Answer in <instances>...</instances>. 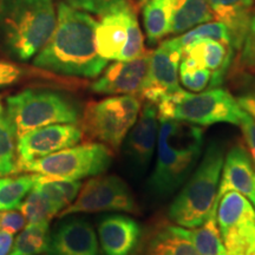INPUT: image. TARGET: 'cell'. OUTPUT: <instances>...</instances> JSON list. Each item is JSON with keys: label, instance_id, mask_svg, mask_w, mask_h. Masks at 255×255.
I'll use <instances>...</instances> for the list:
<instances>
[{"label": "cell", "instance_id": "6da1fadb", "mask_svg": "<svg viewBox=\"0 0 255 255\" xmlns=\"http://www.w3.org/2000/svg\"><path fill=\"white\" fill-rule=\"evenodd\" d=\"M96 26L97 21L91 14L58 2L56 27L45 46L34 56L33 65L70 77H98L108 60L97 52Z\"/></svg>", "mask_w": 255, "mask_h": 255}, {"label": "cell", "instance_id": "7a4b0ae2", "mask_svg": "<svg viewBox=\"0 0 255 255\" xmlns=\"http://www.w3.org/2000/svg\"><path fill=\"white\" fill-rule=\"evenodd\" d=\"M56 23L55 0H0V51L27 62L45 46Z\"/></svg>", "mask_w": 255, "mask_h": 255}, {"label": "cell", "instance_id": "3957f363", "mask_svg": "<svg viewBox=\"0 0 255 255\" xmlns=\"http://www.w3.org/2000/svg\"><path fill=\"white\" fill-rule=\"evenodd\" d=\"M205 130L181 121H159L156 164L149 184L156 195L174 193L201 157Z\"/></svg>", "mask_w": 255, "mask_h": 255}, {"label": "cell", "instance_id": "277c9868", "mask_svg": "<svg viewBox=\"0 0 255 255\" xmlns=\"http://www.w3.org/2000/svg\"><path fill=\"white\" fill-rule=\"evenodd\" d=\"M223 159L222 145L209 143L199 167L169 207L168 218L174 225L191 229L206 221L218 195Z\"/></svg>", "mask_w": 255, "mask_h": 255}, {"label": "cell", "instance_id": "5b68a950", "mask_svg": "<svg viewBox=\"0 0 255 255\" xmlns=\"http://www.w3.org/2000/svg\"><path fill=\"white\" fill-rule=\"evenodd\" d=\"M156 108L159 121L174 120L203 127L215 123L239 126L244 114L237 98L220 87L201 92L180 89L163 98Z\"/></svg>", "mask_w": 255, "mask_h": 255}, {"label": "cell", "instance_id": "8992f818", "mask_svg": "<svg viewBox=\"0 0 255 255\" xmlns=\"http://www.w3.org/2000/svg\"><path fill=\"white\" fill-rule=\"evenodd\" d=\"M7 117L17 141L32 130L51 124H77L79 109L69 97L59 92L26 89L6 101Z\"/></svg>", "mask_w": 255, "mask_h": 255}, {"label": "cell", "instance_id": "52a82bcc", "mask_svg": "<svg viewBox=\"0 0 255 255\" xmlns=\"http://www.w3.org/2000/svg\"><path fill=\"white\" fill-rule=\"evenodd\" d=\"M141 108V98L132 95L111 96L90 102L79 121L82 138L107 145L113 152L119 151L137 121Z\"/></svg>", "mask_w": 255, "mask_h": 255}, {"label": "cell", "instance_id": "ba28073f", "mask_svg": "<svg viewBox=\"0 0 255 255\" xmlns=\"http://www.w3.org/2000/svg\"><path fill=\"white\" fill-rule=\"evenodd\" d=\"M113 150L107 145L87 142L33 159L27 163L17 164V173L30 171L62 180L79 181L104 173L113 162Z\"/></svg>", "mask_w": 255, "mask_h": 255}, {"label": "cell", "instance_id": "9c48e42d", "mask_svg": "<svg viewBox=\"0 0 255 255\" xmlns=\"http://www.w3.org/2000/svg\"><path fill=\"white\" fill-rule=\"evenodd\" d=\"M126 212L139 214V207L128 184L116 175H96L82 184L75 202L59 213L58 218L78 213Z\"/></svg>", "mask_w": 255, "mask_h": 255}, {"label": "cell", "instance_id": "30bf717a", "mask_svg": "<svg viewBox=\"0 0 255 255\" xmlns=\"http://www.w3.org/2000/svg\"><path fill=\"white\" fill-rule=\"evenodd\" d=\"M182 55L183 49L176 37L163 40L152 51L139 98L157 105L167 96L182 89L178 81V66Z\"/></svg>", "mask_w": 255, "mask_h": 255}, {"label": "cell", "instance_id": "8fae6325", "mask_svg": "<svg viewBox=\"0 0 255 255\" xmlns=\"http://www.w3.org/2000/svg\"><path fill=\"white\" fill-rule=\"evenodd\" d=\"M82 130L76 124H51L30 131L17 141V164L27 163L53 152L76 145Z\"/></svg>", "mask_w": 255, "mask_h": 255}, {"label": "cell", "instance_id": "7c38bea8", "mask_svg": "<svg viewBox=\"0 0 255 255\" xmlns=\"http://www.w3.org/2000/svg\"><path fill=\"white\" fill-rule=\"evenodd\" d=\"M151 51L131 60H116L103 70L101 77L91 84V90L101 95H132L141 94L143 83L148 75Z\"/></svg>", "mask_w": 255, "mask_h": 255}, {"label": "cell", "instance_id": "4fadbf2b", "mask_svg": "<svg viewBox=\"0 0 255 255\" xmlns=\"http://www.w3.org/2000/svg\"><path fill=\"white\" fill-rule=\"evenodd\" d=\"M136 21H138V18L132 0H128L102 15L95 31L98 55L108 62L119 60Z\"/></svg>", "mask_w": 255, "mask_h": 255}, {"label": "cell", "instance_id": "5bb4252c", "mask_svg": "<svg viewBox=\"0 0 255 255\" xmlns=\"http://www.w3.org/2000/svg\"><path fill=\"white\" fill-rule=\"evenodd\" d=\"M49 255H100L95 229L87 220L68 219L50 235Z\"/></svg>", "mask_w": 255, "mask_h": 255}, {"label": "cell", "instance_id": "9a60e30c", "mask_svg": "<svg viewBox=\"0 0 255 255\" xmlns=\"http://www.w3.org/2000/svg\"><path fill=\"white\" fill-rule=\"evenodd\" d=\"M222 176L220 181L218 195L214 203V208H218V202L223 194L227 191H238L251 200L255 201L254 193V167L251 155L246 146L237 143L229 149L226 158L223 159Z\"/></svg>", "mask_w": 255, "mask_h": 255}, {"label": "cell", "instance_id": "2e32d148", "mask_svg": "<svg viewBox=\"0 0 255 255\" xmlns=\"http://www.w3.org/2000/svg\"><path fill=\"white\" fill-rule=\"evenodd\" d=\"M133 255H201L184 234L183 227L157 221L141 237Z\"/></svg>", "mask_w": 255, "mask_h": 255}, {"label": "cell", "instance_id": "e0dca14e", "mask_svg": "<svg viewBox=\"0 0 255 255\" xmlns=\"http://www.w3.org/2000/svg\"><path fill=\"white\" fill-rule=\"evenodd\" d=\"M159 130L157 108L145 102L127 137V154L133 163L146 168L154 155Z\"/></svg>", "mask_w": 255, "mask_h": 255}, {"label": "cell", "instance_id": "ac0fdd59", "mask_svg": "<svg viewBox=\"0 0 255 255\" xmlns=\"http://www.w3.org/2000/svg\"><path fill=\"white\" fill-rule=\"evenodd\" d=\"M104 255H131L138 246L142 229L135 220L126 215H109L98 225Z\"/></svg>", "mask_w": 255, "mask_h": 255}, {"label": "cell", "instance_id": "d6986e66", "mask_svg": "<svg viewBox=\"0 0 255 255\" xmlns=\"http://www.w3.org/2000/svg\"><path fill=\"white\" fill-rule=\"evenodd\" d=\"M234 49L229 44L213 39H202L191 43L184 47L183 55L194 59L202 68L212 72L210 88L220 87L234 57Z\"/></svg>", "mask_w": 255, "mask_h": 255}, {"label": "cell", "instance_id": "ffe728a7", "mask_svg": "<svg viewBox=\"0 0 255 255\" xmlns=\"http://www.w3.org/2000/svg\"><path fill=\"white\" fill-rule=\"evenodd\" d=\"M214 19L228 28L235 51L241 49L255 12V0H207Z\"/></svg>", "mask_w": 255, "mask_h": 255}, {"label": "cell", "instance_id": "44dd1931", "mask_svg": "<svg viewBox=\"0 0 255 255\" xmlns=\"http://www.w3.org/2000/svg\"><path fill=\"white\" fill-rule=\"evenodd\" d=\"M170 34H182L197 25L212 21L213 17L207 0H171Z\"/></svg>", "mask_w": 255, "mask_h": 255}, {"label": "cell", "instance_id": "7402d4cb", "mask_svg": "<svg viewBox=\"0 0 255 255\" xmlns=\"http://www.w3.org/2000/svg\"><path fill=\"white\" fill-rule=\"evenodd\" d=\"M139 5L149 43L154 44L170 34L173 17L171 0H139Z\"/></svg>", "mask_w": 255, "mask_h": 255}, {"label": "cell", "instance_id": "603a6c76", "mask_svg": "<svg viewBox=\"0 0 255 255\" xmlns=\"http://www.w3.org/2000/svg\"><path fill=\"white\" fill-rule=\"evenodd\" d=\"M183 229L201 255H228L216 221V209L210 210L209 216L200 227Z\"/></svg>", "mask_w": 255, "mask_h": 255}, {"label": "cell", "instance_id": "cb8c5ba5", "mask_svg": "<svg viewBox=\"0 0 255 255\" xmlns=\"http://www.w3.org/2000/svg\"><path fill=\"white\" fill-rule=\"evenodd\" d=\"M33 187L39 189L62 212L64 208L71 205L72 201H75L77 197L82 188V183L79 181L62 180V178L36 174Z\"/></svg>", "mask_w": 255, "mask_h": 255}, {"label": "cell", "instance_id": "d4e9b609", "mask_svg": "<svg viewBox=\"0 0 255 255\" xmlns=\"http://www.w3.org/2000/svg\"><path fill=\"white\" fill-rule=\"evenodd\" d=\"M49 222L28 223L12 245L9 255H38L49 247Z\"/></svg>", "mask_w": 255, "mask_h": 255}, {"label": "cell", "instance_id": "484cf974", "mask_svg": "<svg viewBox=\"0 0 255 255\" xmlns=\"http://www.w3.org/2000/svg\"><path fill=\"white\" fill-rule=\"evenodd\" d=\"M36 174L0 177V210L18 209L33 187Z\"/></svg>", "mask_w": 255, "mask_h": 255}, {"label": "cell", "instance_id": "4316f807", "mask_svg": "<svg viewBox=\"0 0 255 255\" xmlns=\"http://www.w3.org/2000/svg\"><path fill=\"white\" fill-rule=\"evenodd\" d=\"M20 212L28 223L50 222V220L59 214V208L53 205L37 188L32 187L25 200L19 206Z\"/></svg>", "mask_w": 255, "mask_h": 255}, {"label": "cell", "instance_id": "83f0119b", "mask_svg": "<svg viewBox=\"0 0 255 255\" xmlns=\"http://www.w3.org/2000/svg\"><path fill=\"white\" fill-rule=\"evenodd\" d=\"M178 81L189 92H201L210 87L212 72L200 66L194 59L182 56L178 66Z\"/></svg>", "mask_w": 255, "mask_h": 255}, {"label": "cell", "instance_id": "f1b7e54d", "mask_svg": "<svg viewBox=\"0 0 255 255\" xmlns=\"http://www.w3.org/2000/svg\"><path fill=\"white\" fill-rule=\"evenodd\" d=\"M180 45L184 47L190 45L191 43L197 40L202 39H213V40H219L222 41L225 44H229L233 46L232 43V36L229 33L228 28L226 27L225 24H222L221 21H208V23H203L201 25H197L191 30L184 32V33L180 34L176 37ZM234 49V47H233Z\"/></svg>", "mask_w": 255, "mask_h": 255}, {"label": "cell", "instance_id": "f546056e", "mask_svg": "<svg viewBox=\"0 0 255 255\" xmlns=\"http://www.w3.org/2000/svg\"><path fill=\"white\" fill-rule=\"evenodd\" d=\"M15 139L11 123L0 116V177L17 173Z\"/></svg>", "mask_w": 255, "mask_h": 255}, {"label": "cell", "instance_id": "4dcf8cb0", "mask_svg": "<svg viewBox=\"0 0 255 255\" xmlns=\"http://www.w3.org/2000/svg\"><path fill=\"white\" fill-rule=\"evenodd\" d=\"M237 70L242 75H253L255 73V12L253 18H252L244 44H242L241 49L239 50Z\"/></svg>", "mask_w": 255, "mask_h": 255}, {"label": "cell", "instance_id": "1f68e13d", "mask_svg": "<svg viewBox=\"0 0 255 255\" xmlns=\"http://www.w3.org/2000/svg\"><path fill=\"white\" fill-rule=\"evenodd\" d=\"M63 1L73 8L85 12V13L102 17L128 0H63Z\"/></svg>", "mask_w": 255, "mask_h": 255}, {"label": "cell", "instance_id": "d6a6232c", "mask_svg": "<svg viewBox=\"0 0 255 255\" xmlns=\"http://www.w3.org/2000/svg\"><path fill=\"white\" fill-rule=\"evenodd\" d=\"M240 108L255 120V76L242 75V87L237 97Z\"/></svg>", "mask_w": 255, "mask_h": 255}, {"label": "cell", "instance_id": "836d02e7", "mask_svg": "<svg viewBox=\"0 0 255 255\" xmlns=\"http://www.w3.org/2000/svg\"><path fill=\"white\" fill-rule=\"evenodd\" d=\"M239 127L242 130V136H244L245 143H246L247 150L250 152L252 161L255 165V120L246 111L242 114Z\"/></svg>", "mask_w": 255, "mask_h": 255}, {"label": "cell", "instance_id": "e575fe53", "mask_svg": "<svg viewBox=\"0 0 255 255\" xmlns=\"http://www.w3.org/2000/svg\"><path fill=\"white\" fill-rule=\"evenodd\" d=\"M25 218L23 214L12 210H0V231L14 234L24 228Z\"/></svg>", "mask_w": 255, "mask_h": 255}, {"label": "cell", "instance_id": "d590c367", "mask_svg": "<svg viewBox=\"0 0 255 255\" xmlns=\"http://www.w3.org/2000/svg\"><path fill=\"white\" fill-rule=\"evenodd\" d=\"M21 71L17 65L7 62H0V88L13 84L20 78Z\"/></svg>", "mask_w": 255, "mask_h": 255}, {"label": "cell", "instance_id": "8d00e7d4", "mask_svg": "<svg viewBox=\"0 0 255 255\" xmlns=\"http://www.w3.org/2000/svg\"><path fill=\"white\" fill-rule=\"evenodd\" d=\"M13 245V237L11 233L0 231V255H7Z\"/></svg>", "mask_w": 255, "mask_h": 255}, {"label": "cell", "instance_id": "74e56055", "mask_svg": "<svg viewBox=\"0 0 255 255\" xmlns=\"http://www.w3.org/2000/svg\"><path fill=\"white\" fill-rule=\"evenodd\" d=\"M254 193H255V174H254ZM253 206H254V208H255V201H254Z\"/></svg>", "mask_w": 255, "mask_h": 255}, {"label": "cell", "instance_id": "f35d334b", "mask_svg": "<svg viewBox=\"0 0 255 255\" xmlns=\"http://www.w3.org/2000/svg\"><path fill=\"white\" fill-rule=\"evenodd\" d=\"M2 113V107H1V103H0V115Z\"/></svg>", "mask_w": 255, "mask_h": 255}, {"label": "cell", "instance_id": "ab89813d", "mask_svg": "<svg viewBox=\"0 0 255 255\" xmlns=\"http://www.w3.org/2000/svg\"><path fill=\"white\" fill-rule=\"evenodd\" d=\"M251 255H255V253L254 254H251Z\"/></svg>", "mask_w": 255, "mask_h": 255}]
</instances>
